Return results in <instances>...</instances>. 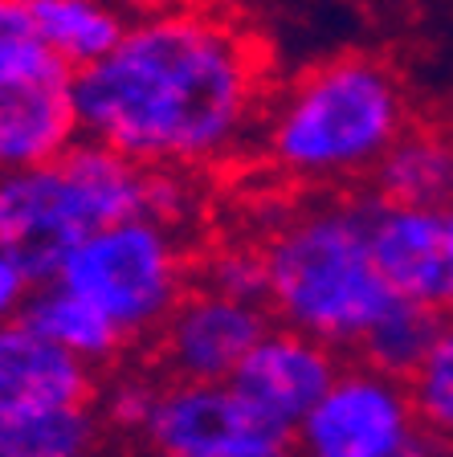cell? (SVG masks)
Instances as JSON below:
<instances>
[{"mask_svg":"<svg viewBox=\"0 0 453 457\" xmlns=\"http://www.w3.org/2000/svg\"><path fill=\"white\" fill-rule=\"evenodd\" d=\"M197 286L217 290V295H225V298H237V303L265 306V257H262V245H249V241H229V245H217L197 266Z\"/></svg>","mask_w":453,"mask_h":457,"instance_id":"20","label":"cell"},{"mask_svg":"<svg viewBox=\"0 0 453 457\" xmlns=\"http://www.w3.org/2000/svg\"><path fill=\"white\" fill-rule=\"evenodd\" d=\"M413 127L400 70L380 54H331L265 103L257 155L294 188L331 192L372 180Z\"/></svg>","mask_w":453,"mask_h":457,"instance_id":"2","label":"cell"},{"mask_svg":"<svg viewBox=\"0 0 453 457\" xmlns=\"http://www.w3.org/2000/svg\"><path fill=\"white\" fill-rule=\"evenodd\" d=\"M82 139L147 171H205L257 139L265 62L249 33L205 4L131 12L123 41L74 74Z\"/></svg>","mask_w":453,"mask_h":457,"instance_id":"1","label":"cell"},{"mask_svg":"<svg viewBox=\"0 0 453 457\" xmlns=\"http://www.w3.org/2000/svg\"><path fill=\"white\" fill-rule=\"evenodd\" d=\"M103 4H111V9H123V12H131L139 0H103Z\"/></svg>","mask_w":453,"mask_h":457,"instance_id":"24","label":"cell"},{"mask_svg":"<svg viewBox=\"0 0 453 457\" xmlns=\"http://www.w3.org/2000/svg\"><path fill=\"white\" fill-rule=\"evenodd\" d=\"M143 457H294V433L257 417L233 384H172L143 425Z\"/></svg>","mask_w":453,"mask_h":457,"instance_id":"7","label":"cell"},{"mask_svg":"<svg viewBox=\"0 0 453 457\" xmlns=\"http://www.w3.org/2000/svg\"><path fill=\"white\" fill-rule=\"evenodd\" d=\"M441 319H445L441 311H429V306H416L400 298L392 306V314L368 335V343L359 347L356 360L408 380L421 368V360L429 355V347H433L437 331H441Z\"/></svg>","mask_w":453,"mask_h":457,"instance_id":"17","label":"cell"},{"mask_svg":"<svg viewBox=\"0 0 453 457\" xmlns=\"http://www.w3.org/2000/svg\"><path fill=\"white\" fill-rule=\"evenodd\" d=\"M445 457H453V441H445Z\"/></svg>","mask_w":453,"mask_h":457,"instance_id":"25","label":"cell"},{"mask_svg":"<svg viewBox=\"0 0 453 457\" xmlns=\"http://www.w3.org/2000/svg\"><path fill=\"white\" fill-rule=\"evenodd\" d=\"M46 62H54V57L33 37L25 0H0V82L29 74Z\"/></svg>","mask_w":453,"mask_h":457,"instance_id":"21","label":"cell"},{"mask_svg":"<svg viewBox=\"0 0 453 457\" xmlns=\"http://www.w3.org/2000/svg\"><path fill=\"white\" fill-rule=\"evenodd\" d=\"M155 4H180V0H155Z\"/></svg>","mask_w":453,"mask_h":457,"instance_id":"26","label":"cell"},{"mask_svg":"<svg viewBox=\"0 0 453 457\" xmlns=\"http://www.w3.org/2000/svg\"><path fill=\"white\" fill-rule=\"evenodd\" d=\"M98 371L54 347L21 319L0 323V425L98 400Z\"/></svg>","mask_w":453,"mask_h":457,"instance_id":"12","label":"cell"},{"mask_svg":"<svg viewBox=\"0 0 453 457\" xmlns=\"http://www.w3.org/2000/svg\"><path fill=\"white\" fill-rule=\"evenodd\" d=\"M17 319L29 331H38L41 339H49L54 347L70 352L74 360H82L86 368L95 371L119 368V360L131 352V343L114 331L86 298H78L62 282L33 286V295L25 298Z\"/></svg>","mask_w":453,"mask_h":457,"instance_id":"15","label":"cell"},{"mask_svg":"<svg viewBox=\"0 0 453 457\" xmlns=\"http://www.w3.org/2000/svg\"><path fill=\"white\" fill-rule=\"evenodd\" d=\"M372 188L388 204L441 212L453 200V127H408L376 168Z\"/></svg>","mask_w":453,"mask_h":457,"instance_id":"13","label":"cell"},{"mask_svg":"<svg viewBox=\"0 0 453 457\" xmlns=\"http://www.w3.org/2000/svg\"><path fill=\"white\" fill-rule=\"evenodd\" d=\"M95 306L131 347L151 343L197 286V262L184 245V228L155 217L111 225L70 253L54 278Z\"/></svg>","mask_w":453,"mask_h":457,"instance_id":"5","label":"cell"},{"mask_svg":"<svg viewBox=\"0 0 453 457\" xmlns=\"http://www.w3.org/2000/svg\"><path fill=\"white\" fill-rule=\"evenodd\" d=\"M441 228H445V266H449V306H453V200L441 209Z\"/></svg>","mask_w":453,"mask_h":457,"instance_id":"23","label":"cell"},{"mask_svg":"<svg viewBox=\"0 0 453 457\" xmlns=\"http://www.w3.org/2000/svg\"><path fill=\"white\" fill-rule=\"evenodd\" d=\"M270 327L274 319L265 306L192 286L164 331L151 339L155 371L172 384H233Z\"/></svg>","mask_w":453,"mask_h":457,"instance_id":"8","label":"cell"},{"mask_svg":"<svg viewBox=\"0 0 453 457\" xmlns=\"http://www.w3.org/2000/svg\"><path fill=\"white\" fill-rule=\"evenodd\" d=\"M82 139L74 103V74L62 62L0 82V176L33 171Z\"/></svg>","mask_w":453,"mask_h":457,"instance_id":"10","label":"cell"},{"mask_svg":"<svg viewBox=\"0 0 453 457\" xmlns=\"http://www.w3.org/2000/svg\"><path fill=\"white\" fill-rule=\"evenodd\" d=\"M106 425L95 404L54 409L0 425V457H98Z\"/></svg>","mask_w":453,"mask_h":457,"instance_id":"16","label":"cell"},{"mask_svg":"<svg viewBox=\"0 0 453 457\" xmlns=\"http://www.w3.org/2000/svg\"><path fill=\"white\" fill-rule=\"evenodd\" d=\"M160 171L103 143L78 139L62 160L0 176V249L29 286H49L82 241L135 217H155Z\"/></svg>","mask_w":453,"mask_h":457,"instance_id":"4","label":"cell"},{"mask_svg":"<svg viewBox=\"0 0 453 457\" xmlns=\"http://www.w3.org/2000/svg\"><path fill=\"white\" fill-rule=\"evenodd\" d=\"M340 368L343 360L327 343L274 323L233 376V388L257 417L286 433H298V425L335 384Z\"/></svg>","mask_w":453,"mask_h":457,"instance_id":"9","label":"cell"},{"mask_svg":"<svg viewBox=\"0 0 453 457\" xmlns=\"http://www.w3.org/2000/svg\"><path fill=\"white\" fill-rule=\"evenodd\" d=\"M257 245L265 257L270 319L327 343L335 355H359L368 335L400 303L372 262L364 196L294 204Z\"/></svg>","mask_w":453,"mask_h":457,"instance_id":"3","label":"cell"},{"mask_svg":"<svg viewBox=\"0 0 453 457\" xmlns=\"http://www.w3.org/2000/svg\"><path fill=\"white\" fill-rule=\"evenodd\" d=\"M29 295H33V286H29L25 274H21V270L9 262V253L0 249V323L17 319Z\"/></svg>","mask_w":453,"mask_h":457,"instance_id":"22","label":"cell"},{"mask_svg":"<svg viewBox=\"0 0 453 457\" xmlns=\"http://www.w3.org/2000/svg\"><path fill=\"white\" fill-rule=\"evenodd\" d=\"M408 388H413V400L429 433L453 441V314L441 319V331H437L429 355L421 360V368L408 376Z\"/></svg>","mask_w":453,"mask_h":457,"instance_id":"18","label":"cell"},{"mask_svg":"<svg viewBox=\"0 0 453 457\" xmlns=\"http://www.w3.org/2000/svg\"><path fill=\"white\" fill-rule=\"evenodd\" d=\"M25 9L33 37L70 74H82L111 57L131 21V12L111 9L103 0H25Z\"/></svg>","mask_w":453,"mask_h":457,"instance_id":"14","label":"cell"},{"mask_svg":"<svg viewBox=\"0 0 453 457\" xmlns=\"http://www.w3.org/2000/svg\"><path fill=\"white\" fill-rule=\"evenodd\" d=\"M425 433L408 380L351 360L298 425L294 457H400Z\"/></svg>","mask_w":453,"mask_h":457,"instance_id":"6","label":"cell"},{"mask_svg":"<svg viewBox=\"0 0 453 457\" xmlns=\"http://www.w3.org/2000/svg\"><path fill=\"white\" fill-rule=\"evenodd\" d=\"M368 245L380 278L405 303L445 311L449 306V266H445V228L441 212L388 204L376 192L364 196Z\"/></svg>","mask_w":453,"mask_h":457,"instance_id":"11","label":"cell"},{"mask_svg":"<svg viewBox=\"0 0 453 457\" xmlns=\"http://www.w3.org/2000/svg\"><path fill=\"white\" fill-rule=\"evenodd\" d=\"M164 376L160 371H143V368H114L111 380L98 384L95 409L103 417L106 433H119L127 441H139L143 425H147L155 400H160Z\"/></svg>","mask_w":453,"mask_h":457,"instance_id":"19","label":"cell"}]
</instances>
